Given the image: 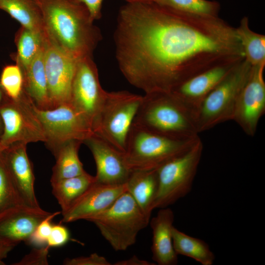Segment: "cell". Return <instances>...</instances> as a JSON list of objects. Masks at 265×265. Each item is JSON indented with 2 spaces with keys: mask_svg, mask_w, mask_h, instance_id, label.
I'll return each instance as SVG.
<instances>
[{
  "mask_svg": "<svg viewBox=\"0 0 265 265\" xmlns=\"http://www.w3.org/2000/svg\"><path fill=\"white\" fill-rule=\"evenodd\" d=\"M83 143L88 147L94 158L96 182L110 185L125 184L131 170L126 164L124 153L94 133Z\"/></svg>",
  "mask_w": 265,
  "mask_h": 265,
  "instance_id": "cell-15",
  "label": "cell"
},
{
  "mask_svg": "<svg viewBox=\"0 0 265 265\" xmlns=\"http://www.w3.org/2000/svg\"><path fill=\"white\" fill-rule=\"evenodd\" d=\"M51 212L21 206L0 214V240L15 246L29 239L38 225Z\"/></svg>",
  "mask_w": 265,
  "mask_h": 265,
  "instance_id": "cell-18",
  "label": "cell"
},
{
  "mask_svg": "<svg viewBox=\"0 0 265 265\" xmlns=\"http://www.w3.org/2000/svg\"><path fill=\"white\" fill-rule=\"evenodd\" d=\"M3 123H2V121L1 118V117L0 116V142L1 136L2 133V132H3ZM1 152H2V150L1 149V147L0 145V155L1 153Z\"/></svg>",
  "mask_w": 265,
  "mask_h": 265,
  "instance_id": "cell-39",
  "label": "cell"
},
{
  "mask_svg": "<svg viewBox=\"0 0 265 265\" xmlns=\"http://www.w3.org/2000/svg\"><path fill=\"white\" fill-rule=\"evenodd\" d=\"M126 184L110 185L96 181L62 214L61 222L88 220L110 207L124 192Z\"/></svg>",
  "mask_w": 265,
  "mask_h": 265,
  "instance_id": "cell-16",
  "label": "cell"
},
{
  "mask_svg": "<svg viewBox=\"0 0 265 265\" xmlns=\"http://www.w3.org/2000/svg\"><path fill=\"white\" fill-rule=\"evenodd\" d=\"M95 182V176L86 172L51 183L52 193L61 208V213L67 211Z\"/></svg>",
  "mask_w": 265,
  "mask_h": 265,
  "instance_id": "cell-23",
  "label": "cell"
},
{
  "mask_svg": "<svg viewBox=\"0 0 265 265\" xmlns=\"http://www.w3.org/2000/svg\"><path fill=\"white\" fill-rule=\"evenodd\" d=\"M3 132L2 151L14 144L45 142L42 126L36 116L33 102L26 92L17 100L10 98L0 107Z\"/></svg>",
  "mask_w": 265,
  "mask_h": 265,
  "instance_id": "cell-10",
  "label": "cell"
},
{
  "mask_svg": "<svg viewBox=\"0 0 265 265\" xmlns=\"http://www.w3.org/2000/svg\"><path fill=\"white\" fill-rule=\"evenodd\" d=\"M33 108L44 132V143L54 156L64 143L78 140L83 143L93 133L89 125L70 102L50 109H40L33 102Z\"/></svg>",
  "mask_w": 265,
  "mask_h": 265,
  "instance_id": "cell-9",
  "label": "cell"
},
{
  "mask_svg": "<svg viewBox=\"0 0 265 265\" xmlns=\"http://www.w3.org/2000/svg\"><path fill=\"white\" fill-rule=\"evenodd\" d=\"M173 245L176 254L190 258L202 265H212L214 254L204 240L191 237L173 226Z\"/></svg>",
  "mask_w": 265,
  "mask_h": 265,
  "instance_id": "cell-24",
  "label": "cell"
},
{
  "mask_svg": "<svg viewBox=\"0 0 265 265\" xmlns=\"http://www.w3.org/2000/svg\"><path fill=\"white\" fill-rule=\"evenodd\" d=\"M133 124L173 139L199 137L194 117L171 92L145 94Z\"/></svg>",
  "mask_w": 265,
  "mask_h": 265,
  "instance_id": "cell-3",
  "label": "cell"
},
{
  "mask_svg": "<svg viewBox=\"0 0 265 265\" xmlns=\"http://www.w3.org/2000/svg\"><path fill=\"white\" fill-rule=\"evenodd\" d=\"M26 144L18 143L3 150L1 157L22 204L34 210L42 209L34 191L35 177Z\"/></svg>",
  "mask_w": 265,
  "mask_h": 265,
  "instance_id": "cell-14",
  "label": "cell"
},
{
  "mask_svg": "<svg viewBox=\"0 0 265 265\" xmlns=\"http://www.w3.org/2000/svg\"><path fill=\"white\" fill-rule=\"evenodd\" d=\"M106 92L101 85L98 69L92 57L78 59L70 103L86 121L93 132Z\"/></svg>",
  "mask_w": 265,
  "mask_h": 265,
  "instance_id": "cell-11",
  "label": "cell"
},
{
  "mask_svg": "<svg viewBox=\"0 0 265 265\" xmlns=\"http://www.w3.org/2000/svg\"><path fill=\"white\" fill-rule=\"evenodd\" d=\"M14 247L0 240V265H4L3 260L6 257L8 253Z\"/></svg>",
  "mask_w": 265,
  "mask_h": 265,
  "instance_id": "cell-37",
  "label": "cell"
},
{
  "mask_svg": "<svg viewBox=\"0 0 265 265\" xmlns=\"http://www.w3.org/2000/svg\"><path fill=\"white\" fill-rule=\"evenodd\" d=\"M44 57V45L27 69L22 71L24 90L38 108L50 109H52V105L49 96Z\"/></svg>",
  "mask_w": 265,
  "mask_h": 265,
  "instance_id": "cell-21",
  "label": "cell"
},
{
  "mask_svg": "<svg viewBox=\"0 0 265 265\" xmlns=\"http://www.w3.org/2000/svg\"><path fill=\"white\" fill-rule=\"evenodd\" d=\"M35 0L45 31L53 42L78 60L92 57L102 35L83 4L72 0Z\"/></svg>",
  "mask_w": 265,
  "mask_h": 265,
  "instance_id": "cell-2",
  "label": "cell"
},
{
  "mask_svg": "<svg viewBox=\"0 0 265 265\" xmlns=\"http://www.w3.org/2000/svg\"><path fill=\"white\" fill-rule=\"evenodd\" d=\"M239 62L225 63L208 69L185 81L170 92L191 114L195 121L204 100Z\"/></svg>",
  "mask_w": 265,
  "mask_h": 265,
  "instance_id": "cell-17",
  "label": "cell"
},
{
  "mask_svg": "<svg viewBox=\"0 0 265 265\" xmlns=\"http://www.w3.org/2000/svg\"><path fill=\"white\" fill-rule=\"evenodd\" d=\"M265 63L252 66L250 76L238 97L233 120L253 136L265 112Z\"/></svg>",
  "mask_w": 265,
  "mask_h": 265,
  "instance_id": "cell-13",
  "label": "cell"
},
{
  "mask_svg": "<svg viewBox=\"0 0 265 265\" xmlns=\"http://www.w3.org/2000/svg\"><path fill=\"white\" fill-rule=\"evenodd\" d=\"M199 138L173 139L132 123L127 138L125 159L131 171L156 170L186 152Z\"/></svg>",
  "mask_w": 265,
  "mask_h": 265,
  "instance_id": "cell-4",
  "label": "cell"
},
{
  "mask_svg": "<svg viewBox=\"0 0 265 265\" xmlns=\"http://www.w3.org/2000/svg\"><path fill=\"white\" fill-rule=\"evenodd\" d=\"M15 42L17 47L15 56L16 64L24 71L44 46L45 32L21 26L16 34Z\"/></svg>",
  "mask_w": 265,
  "mask_h": 265,
  "instance_id": "cell-27",
  "label": "cell"
},
{
  "mask_svg": "<svg viewBox=\"0 0 265 265\" xmlns=\"http://www.w3.org/2000/svg\"><path fill=\"white\" fill-rule=\"evenodd\" d=\"M143 96L127 91L107 92L93 133L124 153L127 138Z\"/></svg>",
  "mask_w": 265,
  "mask_h": 265,
  "instance_id": "cell-7",
  "label": "cell"
},
{
  "mask_svg": "<svg viewBox=\"0 0 265 265\" xmlns=\"http://www.w3.org/2000/svg\"><path fill=\"white\" fill-rule=\"evenodd\" d=\"M0 9L26 28L45 32L41 10L35 0H0Z\"/></svg>",
  "mask_w": 265,
  "mask_h": 265,
  "instance_id": "cell-25",
  "label": "cell"
},
{
  "mask_svg": "<svg viewBox=\"0 0 265 265\" xmlns=\"http://www.w3.org/2000/svg\"><path fill=\"white\" fill-rule=\"evenodd\" d=\"M156 3L169 9L184 13L218 16L220 4L209 0H152Z\"/></svg>",
  "mask_w": 265,
  "mask_h": 265,
  "instance_id": "cell-28",
  "label": "cell"
},
{
  "mask_svg": "<svg viewBox=\"0 0 265 265\" xmlns=\"http://www.w3.org/2000/svg\"><path fill=\"white\" fill-rule=\"evenodd\" d=\"M114 40L121 72L145 94L170 92L208 69L245 58L235 28L218 16L175 11L152 1L120 8Z\"/></svg>",
  "mask_w": 265,
  "mask_h": 265,
  "instance_id": "cell-1",
  "label": "cell"
},
{
  "mask_svg": "<svg viewBox=\"0 0 265 265\" xmlns=\"http://www.w3.org/2000/svg\"><path fill=\"white\" fill-rule=\"evenodd\" d=\"M61 213V212L51 213L44 219L36 227L29 239L26 243L35 247L43 246L47 245V240L51 234L53 225L52 219L56 215Z\"/></svg>",
  "mask_w": 265,
  "mask_h": 265,
  "instance_id": "cell-31",
  "label": "cell"
},
{
  "mask_svg": "<svg viewBox=\"0 0 265 265\" xmlns=\"http://www.w3.org/2000/svg\"><path fill=\"white\" fill-rule=\"evenodd\" d=\"M115 265H155L156 264L146 260L140 259L136 256L130 259L118 261L114 264Z\"/></svg>",
  "mask_w": 265,
  "mask_h": 265,
  "instance_id": "cell-36",
  "label": "cell"
},
{
  "mask_svg": "<svg viewBox=\"0 0 265 265\" xmlns=\"http://www.w3.org/2000/svg\"><path fill=\"white\" fill-rule=\"evenodd\" d=\"M150 219L126 191L107 209L87 221L95 224L115 251H123L135 243Z\"/></svg>",
  "mask_w": 265,
  "mask_h": 265,
  "instance_id": "cell-5",
  "label": "cell"
},
{
  "mask_svg": "<svg viewBox=\"0 0 265 265\" xmlns=\"http://www.w3.org/2000/svg\"><path fill=\"white\" fill-rule=\"evenodd\" d=\"M44 67L52 109L70 102L78 59L58 47L46 33Z\"/></svg>",
  "mask_w": 265,
  "mask_h": 265,
  "instance_id": "cell-12",
  "label": "cell"
},
{
  "mask_svg": "<svg viewBox=\"0 0 265 265\" xmlns=\"http://www.w3.org/2000/svg\"><path fill=\"white\" fill-rule=\"evenodd\" d=\"M0 84L9 98L15 100L21 98L25 92L24 75L21 67L17 64L5 66L0 75Z\"/></svg>",
  "mask_w": 265,
  "mask_h": 265,
  "instance_id": "cell-30",
  "label": "cell"
},
{
  "mask_svg": "<svg viewBox=\"0 0 265 265\" xmlns=\"http://www.w3.org/2000/svg\"><path fill=\"white\" fill-rule=\"evenodd\" d=\"M174 221L173 211L166 207L159 209L149 222L152 231V259L159 265H176L178 263L172 240Z\"/></svg>",
  "mask_w": 265,
  "mask_h": 265,
  "instance_id": "cell-19",
  "label": "cell"
},
{
  "mask_svg": "<svg viewBox=\"0 0 265 265\" xmlns=\"http://www.w3.org/2000/svg\"><path fill=\"white\" fill-rule=\"evenodd\" d=\"M82 143L80 140H71L63 144L59 148L54 156L56 162L53 167L51 183L86 172L78 155Z\"/></svg>",
  "mask_w": 265,
  "mask_h": 265,
  "instance_id": "cell-22",
  "label": "cell"
},
{
  "mask_svg": "<svg viewBox=\"0 0 265 265\" xmlns=\"http://www.w3.org/2000/svg\"><path fill=\"white\" fill-rule=\"evenodd\" d=\"M50 247L47 245L35 247L14 265H47Z\"/></svg>",
  "mask_w": 265,
  "mask_h": 265,
  "instance_id": "cell-32",
  "label": "cell"
},
{
  "mask_svg": "<svg viewBox=\"0 0 265 265\" xmlns=\"http://www.w3.org/2000/svg\"><path fill=\"white\" fill-rule=\"evenodd\" d=\"M235 30L245 60L252 66L265 63V35L252 31L246 17L241 19Z\"/></svg>",
  "mask_w": 265,
  "mask_h": 265,
  "instance_id": "cell-26",
  "label": "cell"
},
{
  "mask_svg": "<svg viewBox=\"0 0 265 265\" xmlns=\"http://www.w3.org/2000/svg\"><path fill=\"white\" fill-rule=\"evenodd\" d=\"M21 206H24L15 189L0 154V214Z\"/></svg>",
  "mask_w": 265,
  "mask_h": 265,
  "instance_id": "cell-29",
  "label": "cell"
},
{
  "mask_svg": "<svg viewBox=\"0 0 265 265\" xmlns=\"http://www.w3.org/2000/svg\"><path fill=\"white\" fill-rule=\"evenodd\" d=\"M252 69V65L243 59L207 96L195 117L198 133L233 120L238 97Z\"/></svg>",
  "mask_w": 265,
  "mask_h": 265,
  "instance_id": "cell-6",
  "label": "cell"
},
{
  "mask_svg": "<svg viewBox=\"0 0 265 265\" xmlns=\"http://www.w3.org/2000/svg\"><path fill=\"white\" fill-rule=\"evenodd\" d=\"M83 4L87 9L91 18L94 21L102 16V7L103 0H72Z\"/></svg>",
  "mask_w": 265,
  "mask_h": 265,
  "instance_id": "cell-35",
  "label": "cell"
},
{
  "mask_svg": "<svg viewBox=\"0 0 265 265\" xmlns=\"http://www.w3.org/2000/svg\"><path fill=\"white\" fill-rule=\"evenodd\" d=\"M0 84V107L9 99Z\"/></svg>",
  "mask_w": 265,
  "mask_h": 265,
  "instance_id": "cell-38",
  "label": "cell"
},
{
  "mask_svg": "<svg viewBox=\"0 0 265 265\" xmlns=\"http://www.w3.org/2000/svg\"><path fill=\"white\" fill-rule=\"evenodd\" d=\"M203 150L199 138L186 152L157 169L158 188L154 210L168 207L191 191Z\"/></svg>",
  "mask_w": 265,
  "mask_h": 265,
  "instance_id": "cell-8",
  "label": "cell"
},
{
  "mask_svg": "<svg viewBox=\"0 0 265 265\" xmlns=\"http://www.w3.org/2000/svg\"><path fill=\"white\" fill-rule=\"evenodd\" d=\"M125 184L127 191L142 211L151 217L158 188L157 169L132 170Z\"/></svg>",
  "mask_w": 265,
  "mask_h": 265,
  "instance_id": "cell-20",
  "label": "cell"
},
{
  "mask_svg": "<svg viewBox=\"0 0 265 265\" xmlns=\"http://www.w3.org/2000/svg\"><path fill=\"white\" fill-rule=\"evenodd\" d=\"M69 239V232L65 226L60 224H54L53 225L47 245L50 248L59 247L66 244Z\"/></svg>",
  "mask_w": 265,
  "mask_h": 265,
  "instance_id": "cell-33",
  "label": "cell"
},
{
  "mask_svg": "<svg viewBox=\"0 0 265 265\" xmlns=\"http://www.w3.org/2000/svg\"><path fill=\"white\" fill-rule=\"evenodd\" d=\"M65 265H110L111 263L104 257L95 253L88 256H82L64 260Z\"/></svg>",
  "mask_w": 265,
  "mask_h": 265,
  "instance_id": "cell-34",
  "label": "cell"
},
{
  "mask_svg": "<svg viewBox=\"0 0 265 265\" xmlns=\"http://www.w3.org/2000/svg\"><path fill=\"white\" fill-rule=\"evenodd\" d=\"M127 2L138 1H152V0H126Z\"/></svg>",
  "mask_w": 265,
  "mask_h": 265,
  "instance_id": "cell-40",
  "label": "cell"
}]
</instances>
